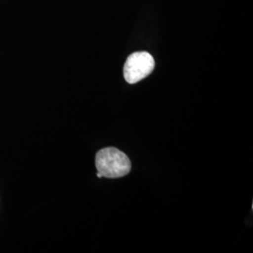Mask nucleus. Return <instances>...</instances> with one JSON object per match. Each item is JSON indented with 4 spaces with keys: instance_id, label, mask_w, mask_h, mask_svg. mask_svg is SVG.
<instances>
[{
    "instance_id": "obj_1",
    "label": "nucleus",
    "mask_w": 253,
    "mask_h": 253,
    "mask_svg": "<svg viewBox=\"0 0 253 253\" xmlns=\"http://www.w3.org/2000/svg\"><path fill=\"white\" fill-rule=\"evenodd\" d=\"M96 168L102 177L118 178L130 172L131 163L126 154L116 147H106L96 155Z\"/></svg>"
},
{
    "instance_id": "obj_2",
    "label": "nucleus",
    "mask_w": 253,
    "mask_h": 253,
    "mask_svg": "<svg viewBox=\"0 0 253 253\" xmlns=\"http://www.w3.org/2000/svg\"><path fill=\"white\" fill-rule=\"evenodd\" d=\"M155 60L147 52H136L126 58L124 77L128 84H136L153 72Z\"/></svg>"
}]
</instances>
